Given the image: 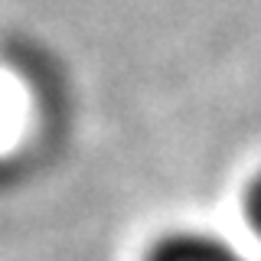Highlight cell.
I'll list each match as a JSON object with an SVG mask.
<instances>
[{
  "label": "cell",
  "instance_id": "1",
  "mask_svg": "<svg viewBox=\"0 0 261 261\" xmlns=\"http://www.w3.org/2000/svg\"><path fill=\"white\" fill-rule=\"evenodd\" d=\"M144 261H248V258L222 235L183 228V232H167L163 239H157Z\"/></svg>",
  "mask_w": 261,
  "mask_h": 261
},
{
  "label": "cell",
  "instance_id": "2",
  "mask_svg": "<svg viewBox=\"0 0 261 261\" xmlns=\"http://www.w3.org/2000/svg\"><path fill=\"white\" fill-rule=\"evenodd\" d=\"M245 212H248V222L255 228V235L261 239V173L251 179L248 196H245Z\"/></svg>",
  "mask_w": 261,
  "mask_h": 261
}]
</instances>
